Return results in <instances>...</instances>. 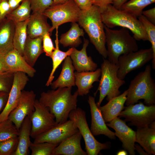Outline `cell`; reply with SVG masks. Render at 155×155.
<instances>
[{"instance_id":"5b68a950","label":"cell","mask_w":155,"mask_h":155,"mask_svg":"<svg viewBox=\"0 0 155 155\" xmlns=\"http://www.w3.org/2000/svg\"><path fill=\"white\" fill-rule=\"evenodd\" d=\"M152 67L146 65L130 82L125 103L126 106L134 104L143 99L147 105L155 104V83L151 75Z\"/></svg>"},{"instance_id":"f6af8a7d","label":"cell","mask_w":155,"mask_h":155,"mask_svg":"<svg viewBox=\"0 0 155 155\" xmlns=\"http://www.w3.org/2000/svg\"><path fill=\"white\" fill-rule=\"evenodd\" d=\"M7 72H9L5 62L4 55L0 53V74Z\"/></svg>"},{"instance_id":"cb8c5ba5","label":"cell","mask_w":155,"mask_h":155,"mask_svg":"<svg viewBox=\"0 0 155 155\" xmlns=\"http://www.w3.org/2000/svg\"><path fill=\"white\" fill-rule=\"evenodd\" d=\"M15 23L5 18L0 21V53L5 54L14 49L13 37Z\"/></svg>"},{"instance_id":"ab89813d","label":"cell","mask_w":155,"mask_h":155,"mask_svg":"<svg viewBox=\"0 0 155 155\" xmlns=\"http://www.w3.org/2000/svg\"><path fill=\"white\" fill-rule=\"evenodd\" d=\"M11 11L7 0H2L0 2V21L5 18Z\"/></svg>"},{"instance_id":"4dcf8cb0","label":"cell","mask_w":155,"mask_h":155,"mask_svg":"<svg viewBox=\"0 0 155 155\" xmlns=\"http://www.w3.org/2000/svg\"><path fill=\"white\" fill-rule=\"evenodd\" d=\"M31 11L30 0H24L18 7L11 11L6 18L15 23L24 22L29 19Z\"/></svg>"},{"instance_id":"9c48e42d","label":"cell","mask_w":155,"mask_h":155,"mask_svg":"<svg viewBox=\"0 0 155 155\" xmlns=\"http://www.w3.org/2000/svg\"><path fill=\"white\" fill-rule=\"evenodd\" d=\"M118 117L125 118V122H129L128 125L137 128L148 126L155 120V104L145 105L140 102L125 107Z\"/></svg>"},{"instance_id":"8d00e7d4","label":"cell","mask_w":155,"mask_h":155,"mask_svg":"<svg viewBox=\"0 0 155 155\" xmlns=\"http://www.w3.org/2000/svg\"><path fill=\"white\" fill-rule=\"evenodd\" d=\"M13 74L9 72L0 74V92L9 93L13 82Z\"/></svg>"},{"instance_id":"f1b7e54d","label":"cell","mask_w":155,"mask_h":155,"mask_svg":"<svg viewBox=\"0 0 155 155\" xmlns=\"http://www.w3.org/2000/svg\"><path fill=\"white\" fill-rule=\"evenodd\" d=\"M56 29V31L55 41V47L51 57L53 62L52 69L45 84L47 86L51 85V84L54 78V73L58 67L66 57L70 56L73 50V47L69 48L65 52L60 50L59 45V42L58 38V28Z\"/></svg>"},{"instance_id":"83f0119b","label":"cell","mask_w":155,"mask_h":155,"mask_svg":"<svg viewBox=\"0 0 155 155\" xmlns=\"http://www.w3.org/2000/svg\"><path fill=\"white\" fill-rule=\"evenodd\" d=\"M84 34L83 30L80 28L79 24L72 23L69 30L61 35L59 42L64 47L75 48L82 43L80 37L84 36Z\"/></svg>"},{"instance_id":"4fadbf2b","label":"cell","mask_w":155,"mask_h":155,"mask_svg":"<svg viewBox=\"0 0 155 155\" xmlns=\"http://www.w3.org/2000/svg\"><path fill=\"white\" fill-rule=\"evenodd\" d=\"M79 131L75 123L69 119L57 124L48 131L36 136L34 143L48 142L59 145L64 140Z\"/></svg>"},{"instance_id":"484cf974","label":"cell","mask_w":155,"mask_h":155,"mask_svg":"<svg viewBox=\"0 0 155 155\" xmlns=\"http://www.w3.org/2000/svg\"><path fill=\"white\" fill-rule=\"evenodd\" d=\"M32 124L29 116L23 121L19 131L18 142L16 150L13 155H27L30 143Z\"/></svg>"},{"instance_id":"6da1fadb","label":"cell","mask_w":155,"mask_h":155,"mask_svg":"<svg viewBox=\"0 0 155 155\" xmlns=\"http://www.w3.org/2000/svg\"><path fill=\"white\" fill-rule=\"evenodd\" d=\"M71 89L70 87L58 88L40 94L38 100L54 115L57 124L66 121L70 112L77 108L78 93L77 90L72 94Z\"/></svg>"},{"instance_id":"e0dca14e","label":"cell","mask_w":155,"mask_h":155,"mask_svg":"<svg viewBox=\"0 0 155 155\" xmlns=\"http://www.w3.org/2000/svg\"><path fill=\"white\" fill-rule=\"evenodd\" d=\"M5 63L9 72H22L33 78L36 70L25 60L23 56L14 49L4 55Z\"/></svg>"},{"instance_id":"d6a6232c","label":"cell","mask_w":155,"mask_h":155,"mask_svg":"<svg viewBox=\"0 0 155 155\" xmlns=\"http://www.w3.org/2000/svg\"><path fill=\"white\" fill-rule=\"evenodd\" d=\"M138 18L141 23L146 34L148 40L151 43V48L153 53V58L152 60V67L155 69V26L145 16L142 14Z\"/></svg>"},{"instance_id":"277c9868","label":"cell","mask_w":155,"mask_h":155,"mask_svg":"<svg viewBox=\"0 0 155 155\" xmlns=\"http://www.w3.org/2000/svg\"><path fill=\"white\" fill-rule=\"evenodd\" d=\"M104 28L107 57L111 63L117 65L121 55L138 50L137 40L130 34L129 30L124 28L113 30L104 25Z\"/></svg>"},{"instance_id":"7a4b0ae2","label":"cell","mask_w":155,"mask_h":155,"mask_svg":"<svg viewBox=\"0 0 155 155\" xmlns=\"http://www.w3.org/2000/svg\"><path fill=\"white\" fill-rule=\"evenodd\" d=\"M78 22L87 33L96 49L106 59L107 52L104 24L99 7L93 5L89 9L81 10Z\"/></svg>"},{"instance_id":"3957f363","label":"cell","mask_w":155,"mask_h":155,"mask_svg":"<svg viewBox=\"0 0 155 155\" xmlns=\"http://www.w3.org/2000/svg\"><path fill=\"white\" fill-rule=\"evenodd\" d=\"M100 10L102 22L107 27L112 28L119 26L125 28L132 32L136 40H148L143 26L135 16L118 9L112 4Z\"/></svg>"},{"instance_id":"816d5d0a","label":"cell","mask_w":155,"mask_h":155,"mask_svg":"<svg viewBox=\"0 0 155 155\" xmlns=\"http://www.w3.org/2000/svg\"><path fill=\"white\" fill-rule=\"evenodd\" d=\"M148 126L152 128L155 129V121H153Z\"/></svg>"},{"instance_id":"f546056e","label":"cell","mask_w":155,"mask_h":155,"mask_svg":"<svg viewBox=\"0 0 155 155\" xmlns=\"http://www.w3.org/2000/svg\"><path fill=\"white\" fill-rule=\"evenodd\" d=\"M28 19L24 22L15 23L13 37L14 49L22 56L24 45L28 37L27 25Z\"/></svg>"},{"instance_id":"7dc6e473","label":"cell","mask_w":155,"mask_h":155,"mask_svg":"<svg viewBox=\"0 0 155 155\" xmlns=\"http://www.w3.org/2000/svg\"><path fill=\"white\" fill-rule=\"evenodd\" d=\"M128 0H115L113 5L118 9H121L122 5Z\"/></svg>"},{"instance_id":"f5cc1de1","label":"cell","mask_w":155,"mask_h":155,"mask_svg":"<svg viewBox=\"0 0 155 155\" xmlns=\"http://www.w3.org/2000/svg\"><path fill=\"white\" fill-rule=\"evenodd\" d=\"M1 0H0V2H1Z\"/></svg>"},{"instance_id":"836d02e7","label":"cell","mask_w":155,"mask_h":155,"mask_svg":"<svg viewBox=\"0 0 155 155\" xmlns=\"http://www.w3.org/2000/svg\"><path fill=\"white\" fill-rule=\"evenodd\" d=\"M18 134L19 130L9 119L0 122V142L18 137Z\"/></svg>"},{"instance_id":"ba28073f","label":"cell","mask_w":155,"mask_h":155,"mask_svg":"<svg viewBox=\"0 0 155 155\" xmlns=\"http://www.w3.org/2000/svg\"><path fill=\"white\" fill-rule=\"evenodd\" d=\"M81 11L73 0H68L62 3L52 5L42 14L51 21L50 31L51 34L55 29L64 23L78 22Z\"/></svg>"},{"instance_id":"603a6c76","label":"cell","mask_w":155,"mask_h":155,"mask_svg":"<svg viewBox=\"0 0 155 155\" xmlns=\"http://www.w3.org/2000/svg\"><path fill=\"white\" fill-rule=\"evenodd\" d=\"M75 70L69 56L64 60L61 73L57 79L51 84L52 89L58 88L72 87L75 85Z\"/></svg>"},{"instance_id":"7c38bea8","label":"cell","mask_w":155,"mask_h":155,"mask_svg":"<svg viewBox=\"0 0 155 155\" xmlns=\"http://www.w3.org/2000/svg\"><path fill=\"white\" fill-rule=\"evenodd\" d=\"M36 97L33 91L23 90L16 106L9 115L8 119L13 122L19 131L26 117L34 111Z\"/></svg>"},{"instance_id":"ac0fdd59","label":"cell","mask_w":155,"mask_h":155,"mask_svg":"<svg viewBox=\"0 0 155 155\" xmlns=\"http://www.w3.org/2000/svg\"><path fill=\"white\" fill-rule=\"evenodd\" d=\"M89 41L84 38L83 47L80 50L73 47L70 56L75 69L78 72L93 71L97 69V64L92 60L91 57L87 55L86 49Z\"/></svg>"},{"instance_id":"60d3db41","label":"cell","mask_w":155,"mask_h":155,"mask_svg":"<svg viewBox=\"0 0 155 155\" xmlns=\"http://www.w3.org/2000/svg\"><path fill=\"white\" fill-rule=\"evenodd\" d=\"M81 10L89 9L93 5V0H73Z\"/></svg>"},{"instance_id":"8fae6325","label":"cell","mask_w":155,"mask_h":155,"mask_svg":"<svg viewBox=\"0 0 155 155\" xmlns=\"http://www.w3.org/2000/svg\"><path fill=\"white\" fill-rule=\"evenodd\" d=\"M34 106V111L29 116L32 124L30 137L34 139L57 124L54 115L38 100H36Z\"/></svg>"},{"instance_id":"7402d4cb","label":"cell","mask_w":155,"mask_h":155,"mask_svg":"<svg viewBox=\"0 0 155 155\" xmlns=\"http://www.w3.org/2000/svg\"><path fill=\"white\" fill-rule=\"evenodd\" d=\"M51 27L46 16L41 13H32L27 24L28 36L32 38L43 36L46 33H50Z\"/></svg>"},{"instance_id":"30bf717a","label":"cell","mask_w":155,"mask_h":155,"mask_svg":"<svg viewBox=\"0 0 155 155\" xmlns=\"http://www.w3.org/2000/svg\"><path fill=\"white\" fill-rule=\"evenodd\" d=\"M153 53L151 48L141 49L121 55L117 65L118 77L124 80L130 72L141 67L152 60Z\"/></svg>"},{"instance_id":"4316f807","label":"cell","mask_w":155,"mask_h":155,"mask_svg":"<svg viewBox=\"0 0 155 155\" xmlns=\"http://www.w3.org/2000/svg\"><path fill=\"white\" fill-rule=\"evenodd\" d=\"M136 142L139 143L149 155H155V129L148 126L137 128Z\"/></svg>"},{"instance_id":"d4e9b609","label":"cell","mask_w":155,"mask_h":155,"mask_svg":"<svg viewBox=\"0 0 155 155\" xmlns=\"http://www.w3.org/2000/svg\"><path fill=\"white\" fill-rule=\"evenodd\" d=\"M43 36L31 38L28 36L23 52V57L33 67L40 56L44 51L42 45Z\"/></svg>"},{"instance_id":"1f68e13d","label":"cell","mask_w":155,"mask_h":155,"mask_svg":"<svg viewBox=\"0 0 155 155\" xmlns=\"http://www.w3.org/2000/svg\"><path fill=\"white\" fill-rule=\"evenodd\" d=\"M155 2V0H130L124 3L121 9L138 18L145 7Z\"/></svg>"},{"instance_id":"c3c4849f","label":"cell","mask_w":155,"mask_h":155,"mask_svg":"<svg viewBox=\"0 0 155 155\" xmlns=\"http://www.w3.org/2000/svg\"><path fill=\"white\" fill-rule=\"evenodd\" d=\"M135 150H136L138 153L140 155H149L143 149L141 146L137 144H135Z\"/></svg>"},{"instance_id":"5bb4252c","label":"cell","mask_w":155,"mask_h":155,"mask_svg":"<svg viewBox=\"0 0 155 155\" xmlns=\"http://www.w3.org/2000/svg\"><path fill=\"white\" fill-rule=\"evenodd\" d=\"M25 73L17 72L13 74V81L6 104L0 114V122L8 119L9 115L16 106L22 91L29 81Z\"/></svg>"},{"instance_id":"681fc988","label":"cell","mask_w":155,"mask_h":155,"mask_svg":"<svg viewBox=\"0 0 155 155\" xmlns=\"http://www.w3.org/2000/svg\"><path fill=\"white\" fill-rule=\"evenodd\" d=\"M68 0H53V5L61 4L65 2Z\"/></svg>"},{"instance_id":"e575fe53","label":"cell","mask_w":155,"mask_h":155,"mask_svg":"<svg viewBox=\"0 0 155 155\" xmlns=\"http://www.w3.org/2000/svg\"><path fill=\"white\" fill-rule=\"evenodd\" d=\"M58 145L48 142L34 143L31 142L29 148L31 155H52L55 148Z\"/></svg>"},{"instance_id":"d6986e66","label":"cell","mask_w":155,"mask_h":155,"mask_svg":"<svg viewBox=\"0 0 155 155\" xmlns=\"http://www.w3.org/2000/svg\"><path fill=\"white\" fill-rule=\"evenodd\" d=\"M82 136L79 131L68 137L55 148L52 155H87L82 149Z\"/></svg>"},{"instance_id":"b9f144b4","label":"cell","mask_w":155,"mask_h":155,"mask_svg":"<svg viewBox=\"0 0 155 155\" xmlns=\"http://www.w3.org/2000/svg\"><path fill=\"white\" fill-rule=\"evenodd\" d=\"M142 14L153 24H155V7L145 11H143Z\"/></svg>"},{"instance_id":"bcb514c9","label":"cell","mask_w":155,"mask_h":155,"mask_svg":"<svg viewBox=\"0 0 155 155\" xmlns=\"http://www.w3.org/2000/svg\"><path fill=\"white\" fill-rule=\"evenodd\" d=\"M24 0H8L12 10H14L18 7L21 2Z\"/></svg>"},{"instance_id":"ee69618b","label":"cell","mask_w":155,"mask_h":155,"mask_svg":"<svg viewBox=\"0 0 155 155\" xmlns=\"http://www.w3.org/2000/svg\"><path fill=\"white\" fill-rule=\"evenodd\" d=\"M8 96L9 93L0 92V114L6 104Z\"/></svg>"},{"instance_id":"52a82bcc","label":"cell","mask_w":155,"mask_h":155,"mask_svg":"<svg viewBox=\"0 0 155 155\" xmlns=\"http://www.w3.org/2000/svg\"><path fill=\"white\" fill-rule=\"evenodd\" d=\"M68 118L75 124L83 138L87 155H97L103 150L109 149L110 144L98 141L91 133L87 121L85 111L78 107L72 110Z\"/></svg>"},{"instance_id":"2e32d148","label":"cell","mask_w":155,"mask_h":155,"mask_svg":"<svg viewBox=\"0 0 155 155\" xmlns=\"http://www.w3.org/2000/svg\"><path fill=\"white\" fill-rule=\"evenodd\" d=\"M88 101L90 108L91 121L90 129L92 134L94 136L104 135L111 139H115V133L107 127L101 112L95 102V97L89 96Z\"/></svg>"},{"instance_id":"ffe728a7","label":"cell","mask_w":155,"mask_h":155,"mask_svg":"<svg viewBox=\"0 0 155 155\" xmlns=\"http://www.w3.org/2000/svg\"><path fill=\"white\" fill-rule=\"evenodd\" d=\"M127 93L126 90L121 94L109 100L105 105L99 107L106 123H109L118 117L124 109Z\"/></svg>"},{"instance_id":"7bdbcfd3","label":"cell","mask_w":155,"mask_h":155,"mask_svg":"<svg viewBox=\"0 0 155 155\" xmlns=\"http://www.w3.org/2000/svg\"><path fill=\"white\" fill-rule=\"evenodd\" d=\"M114 0H93V5L98 6L100 9H102L109 5L113 4Z\"/></svg>"},{"instance_id":"44dd1931","label":"cell","mask_w":155,"mask_h":155,"mask_svg":"<svg viewBox=\"0 0 155 155\" xmlns=\"http://www.w3.org/2000/svg\"><path fill=\"white\" fill-rule=\"evenodd\" d=\"M101 74L100 68L93 71L75 72V84L78 88L79 95L83 96L89 93L93 87V83L99 82Z\"/></svg>"},{"instance_id":"8992f818","label":"cell","mask_w":155,"mask_h":155,"mask_svg":"<svg viewBox=\"0 0 155 155\" xmlns=\"http://www.w3.org/2000/svg\"><path fill=\"white\" fill-rule=\"evenodd\" d=\"M118 67L108 60L103 58L101 65V78L98 89L94 93L95 96L98 91L100 95L98 100L96 103L99 107L104 99L107 96L108 101L121 94L119 89L125 83L124 80H121L117 76Z\"/></svg>"},{"instance_id":"db71d44e","label":"cell","mask_w":155,"mask_h":155,"mask_svg":"<svg viewBox=\"0 0 155 155\" xmlns=\"http://www.w3.org/2000/svg\"><path fill=\"white\" fill-rule=\"evenodd\" d=\"M1 0L2 1V0Z\"/></svg>"},{"instance_id":"74e56055","label":"cell","mask_w":155,"mask_h":155,"mask_svg":"<svg viewBox=\"0 0 155 155\" xmlns=\"http://www.w3.org/2000/svg\"><path fill=\"white\" fill-rule=\"evenodd\" d=\"M30 1L32 13H42L53 3V0H30Z\"/></svg>"},{"instance_id":"f907efd6","label":"cell","mask_w":155,"mask_h":155,"mask_svg":"<svg viewBox=\"0 0 155 155\" xmlns=\"http://www.w3.org/2000/svg\"><path fill=\"white\" fill-rule=\"evenodd\" d=\"M127 152L125 150H121L119 151L117 153V155H127Z\"/></svg>"},{"instance_id":"f35d334b","label":"cell","mask_w":155,"mask_h":155,"mask_svg":"<svg viewBox=\"0 0 155 155\" xmlns=\"http://www.w3.org/2000/svg\"><path fill=\"white\" fill-rule=\"evenodd\" d=\"M50 33H46L42 37V48L46 56L51 57L55 49L52 40L50 37Z\"/></svg>"},{"instance_id":"9a60e30c","label":"cell","mask_w":155,"mask_h":155,"mask_svg":"<svg viewBox=\"0 0 155 155\" xmlns=\"http://www.w3.org/2000/svg\"><path fill=\"white\" fill-rule=\"evenodd\" d=\"M106 125L115 130V136L122 142L123 148L127 151L129 155H135L136 131L129 127L125 121L118 117Z\"/></svg>"},{"instance_id":"d590c367","label":"cell","mask_w":155,"mask_h":155,"mask_svg":"<svg viewBox=\"0 0 155 155\" xmlns=\"http://www.w3.org/2000/svg\"><path fill=\"white\" fill-rule=\"evenodd\" d=\"M18 136L0 142V155H13L16 150Z\"/></svg>"}]
</instances>
